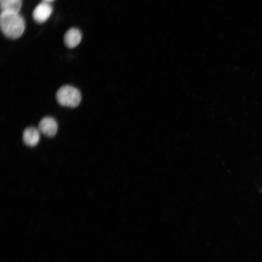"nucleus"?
Masks as SVG:
<instances>
[{
    "label": "nucleus",
    "mask_w": 262,
    "mask_h": 262,
    "mask_svg": "<svg viewBox=\"0 0 262 262\" xmlns=\"http://www.w3.org/2000/svg\"><path fill=\"white\" fill-rule=\"evenodd\" d=\"M0 25L4 34L10 38L16 39L23 33L25 23L18 13L4 12L0 16Z\"/></svg>",
    "instance_id": "f257e3e1"
},
{
    "label": "nucleus",
    "mask_w": 262,
    "mask_h": 262,
    "mask_svg": "<svg viewBox=\"0 0 262 262\" xmlns=\"http://www.w3.org/2000/svg\"><path fill=\"white\" fill-rule=\"evenodd\" d=\"M56 98L60 105L74 108L80 103L81 94L75 87L70 85H64L58 90Z\"/></svg>",
    "instance_id": "f03ea898"
},
{
    "label": "nucleus",
    "mask_w": 262,
    "mask_h": 262,
    "mask_svg": "<svg viewBox=\"0 0 262 262\" xmlns=\"http://www.w3.org/2000/svg\"><path fill=\"white\" fill-rule=\"evenodd\" d=\"M38 129L46 136L51 137L57 133L58 124L54 118L46 116L40 121Z\"/></svg>",
    "instance_id": "7ed1b4c3"
},
{
    "label": "nucleus",
    "mask_w": 262,
    "mask_h": 262,
    "mask_svg": "<svg viewBox=\"0 0 262 262\" xmlns=\"http://www.w3.org/2000/svg\"><path fill=\"white\" fill-rule=\"evenodd\" d=\"M52 11V8L50 4L42 1L34 8L33 13V16L37 22L42 23L49 18Z\"/></svg>",
    "instance_id": "20e7f679"
},
{
    "label": "nucleus",
    "mask_w": 262,
    "mask_h": 262,
    "mask_svg": "<svg viewBox=\"0 0 262 262\" xmlns=\"http://www.w3.org/2000/svg\"><path fill=\"white\" fill-rule=\"evenodd\" d=\"M40 139V131L33 127H29L25 129L23 133V141L29 147L36 146Z\"/></svg>",
    "instance_id": "39448f33"
},
{
    "label": "nucleus",
    "mask_w": 262,
    "mask_h": 262,
    "mask_svg": "<svg viewBox=\"0 0 262 262\" xmlns=\"http://www.w3.org/2000/svg\"><path fill=\"white\" fill-rule=\"evenodd\" d=\"M82 34L77 29L72 28L69 29L64 35V43L68 48L76 47L81 42Z\"/></svg>",
    "instance_id": "423d86ee"
},
{
    "label": "nucleus",
    "mask_w": 262,
    "mask_h": 262,
    "mask_svg": "<svg viewBox=\"0 0 262 262\" xmlns=\"http://www.w3.org/2000/svg\"><path fill=\"white\" fill-rule=\"evenodd\" d=\"M1 12L18 13L22 5V0H0Z\"/></svg>",
    "instance_id": "0eeeda50"
},
{
    "label": "nucleus",
    "mask_w": 262,
    "mask_h": 262,
    "mask_svg": "<svg viewBox=\"0 0 262 262\" xmlns=\"http://www.w3.org/2000/svg\"><path fill=\"white\" fill-rule=\"evenodd\" d=\"M43 0V1H44V2L49 3L50 2H52L54 0Z\"/></svg>",
    "instance_id": "6e6552de"
}]
</instances>
